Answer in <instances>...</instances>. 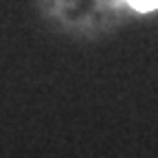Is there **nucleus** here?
I'll use <instances>...</instances> for the list:
<instances>
[{
    "instance_id": "nucleus-1",
    "label": "nucleus",
    "mask_w": 158,
    "mask_h": 158,
    "mask_svg": "<svg viewBox=\"0 0 158 158\" xmlns=\"http://www.w3.org/2000/svg\"><path fill=\"white\" fill-rule=\"evenodd\" d=\"M127 2L136 9H154L158 7V0H127Z\"/></svg>"
}]
</instances>
